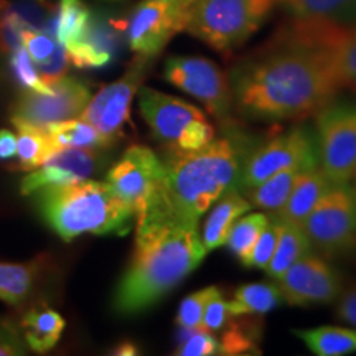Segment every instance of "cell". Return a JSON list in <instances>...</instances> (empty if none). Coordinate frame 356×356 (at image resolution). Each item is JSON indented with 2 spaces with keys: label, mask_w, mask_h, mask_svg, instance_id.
<instances>
[{
  "label": "cell",
  "mask_w": 356,
  "mask_h": 356,
  "mask_svg": "<svg viewBox=\"0 0 356 356\" xmlns=\"http://www.w3.org/2000/svg\"><path fill=\"white\" fill-rule=\"evenodd\" d=\"M124 25V20L102 19L91 13L81 37L66 48L71 65L79 70H99L113 63L121 43Z\"/></svg>",
  "instance_id": "obj_17"
},
{
  "label": "cell",
  "mask_w": 356,
  "mask_h": 356,
  "mask_svg": "<svg viewBox=\"0 0 356 356\" xmlns=\"http://www.w3.org/2000/svg\"><path fill=\"white\" fill-rule=\"evenodd\" d=\"M233 106L251 121H304L341 91L330 56L280 26L229 74Z\"/></svg>",
  "instance_id": "obj_1"
},
{
  "label": "cell",
  "mask_w": 356,
  "mask_h": 356,
  "mask_svg": "<svg viewBox=\"0 0 356 356\" xmlns=\"http://www.w3.org/2000/svg\"><path fill=\"white\" fill-rule=\"evenodd\" d=\"M55 150L60 149H109L111 142L84 119H68L47 127Z\"/></svg>",
  "instance_id": "obj_25"
},
{
  "label": "cell",
  "mask_w": 356,
  "mask_h": 356,
  "mask_svg": "<svg viewBox=\"0 0 356 356\" xmlns=\"http://www.w3.org/2000/svg\"><path fill=\"white\" fill-rule=\"evenodd\" d=\"M241 320H234L233 317L229 323L222 328L220 340V355H246L252 353L257 348L261 333L259 322L254 318H249V315H239Z\"/></svg>",
  "instance_id": "obj_32"
},
{
  "label": "cell",
  "mask_w": 356,
  "mask_h": 356,
  "mask_svg": "<svg viewBox=\"0 0 356 356\" xmlns=\"http://www.w3.org/2000/svg\"><path fill=\"white\" fill-rule=\"evenodd\" d=\"M353 181H355V185H353V188H355V191H356V178H355V180H353Z\"/></svg>",
  "instance_id": "obj_45"
},
{
  "label": "cell",
  "mask_w": 356,
  "mask_h": 356,
  "mask_svg": "<svg viewBox=\"0 0 356 356\" xmlns=\"http://www.w3.org/2000/svg\"><path fill=\"white\" fill-rule=\"evenodd\" d=\"M233 317H236V315H233V312H231L229 302L222 299V293L220 291L216 292L207 304L202 327L207 328V330L211 333H218L229 323V320Z\"/></svg>",
  "instance_id": "obj_38"
},
{
  "label": "cell",
  "mask_w": 356,
  "mask_h": 356,
  "mask_svg": "<svg viewBox=\"0 0 356 356\" xmlns=\"http://www.w3.org/2000/svg\"><path fill=\"white\" fill-rule=\"evenodd\" d=\"M17 157V136L8 129H0V160Z\"/></svg>",
  "instance_id": "obj_43"
},
{
  "label": "cell",
  "mask_w": 356,
  "mask_h": 356,
  "mask_svg": "<svg viewBox=\"0 0 356 356\" xmlns=\"http://www.w3.org/2000/svg\"><path fill=\"white\" fill-rule=\"evenodd\" d=\"M317 356H345L356 353V328L343 327H317L309 330H293Z\"/></svg>",
  "instance_id": "obj_26"
},
{
  "label": "cell",
  "mask_w": 356,
  "mask_h": 356,
  "mask_svg": "<svg viewBox=\"0 0 356 356\" xmlns=\"http://www.w3.org/2000/svg\"><path fill=\"white\" fill-rule=\"evenodd\" d=\"M292 19L309 24L351 29L356 25V0H275Z\"/></svg>",
  "instance_id": "obj_19"
},
{
  "label": "cell",
  "mask_w": 356,
  "mask_h": 356,
  "mask_svg": "<svg viewBox=\"0 0 356 356\" xmlns=\"http://www.w3.org/2000/svg\"><path fill=\"white\" fill-rule=\"evenodd\" d=\"M332 185L333 184L322 172V168H307L297 178L287 202L282 204L279 211L274 213V218L277 221L302 225L318 200L330 190Z\"/></svg>",
  "instance_id": "obj_20"
},
{
  "label": "cell",
  "mask_w": 356,
  "mask_h": 356,
  "mask_svg": "<svg viewBox=\"0 0 356 356\" xmlns=\"http://www.w3.org/2000/svg\"><path fill=\"white\" fill-rule=\"evenodd\" d=\"M137 95L140 115L167 152L198 150L215 139V127L197 106L147 86Z\"/></svg>",
  "instance_id": "obj_6"
},
{
  "label": "cell",
  "mask_w": 356,
  "mask_h": 356,
  "mask_svg": "<svg viewBox=\"0 0 356 356\" xmlns=\"http://www.w3.org/2000/svg\"><path fill=\"white\" fill-rule=\"evenodd\" d=\"M193 0H142L124 25L129 48L137 56L154 58L177 33L184 32Z\"/></svg>",
  "instance_id": "obj_11"
},
{
  "label": "cell",
  "mask_w": 356,
  "mask_h": 356,
  "mask_svg": "<svg viewBox=\"0 0 356 356\" xmlns=\"http://www.w3.org/2000/svg\"><path fill=\"white\" fill-rule=\"evenodd\" d=\"M207 254L198 221L178 215L163 191L157 202L136 216V249L114 292V310L119 315H136L152 309Z\"/></svg>",
  "instance_id": "obj_2"
},
{
  "label": "cell",
  "mask_w": 356,
  "mask_h": 356,
  "mask_svg": "<svg viewBox=\"0 0 356 356\" xmlns=\"http://www.w3.org/2000/svg\"><path fill=\"white\" fill-rule=\"evenodd\" d=\"M108 2H115V0H108Z\"/></svg>",
  "instance_id": "obj_46"
},
{
  "label": "cell",
  "mask_w": 356,
  "mask_h": 356,
  "mask_svg": "<svg viewBox=\"0 0 356 356\" xmlns=\"http://www.w3.org/2000/svg\"><path fill=\"white\" fill-rule=\"evenodd\" d=\"M51 92L25 91L12 106V124H30L47 129L51 124L81 115L91 99V91L76 78L63 76L51 83Z\"/></svg>",
  "instance_id": "obj_14"
},
{
  "label": "cell",
  "mask_w": 356,
  "mask_h": 356,
  "mask_svg": "<svg viewBox=\"0 0 356 356\" xmlns=\"http://www.w3.org/2000/svg\"><path fill=\"white\" fill-rule=\"evenodd\" d=\"M91 10L83 0H60L56 7V22H55V40L58 43L68 48L86 29Z\"/></svg>",
  "instance_id": "obj_31"
},
{
  "label": "cell",
  "mask_w": 356,
  "mask_h": 356,
  "mask_svg": "<svg viewBox=\"0 0 356 356\" xmlns=\"http://www.w3.org/2000/svg\"><path fill=\"white\" fill-rule=\"evenodd\" d=\"M24 30L25 26L13 10L12 2L0 0V50L10 55L24 47V42H22Z\"/></svg>",
  "instance_id": "obj_35"
},
{
  "label": "cell",
  "mask_w": 356,
  "mask_h": 356,
  "mask_svg": "<svg viewBox=\"0 0 356 356\" xmlns=\"http://www.w3.org/2000/svg\"><path fill=\"white\" fill-rule=\"evenodd\" d=\"M70 65L71 61L68 51H66V48L61 43H58L55 53H53L48 60L42 61V63H35L40 76H42V79L48 84V86H50L51 83L58 81L60 78L66 76Z\"/></svg>",
  "instance_id": "obj_40"
},
{
  "label": "cell",
  "mask_w": 356,
  "mask_h": 356,
  "mask_svg": "<svg viewBox=\"0 0 356 356\" xmlns=\"http://www.w3.org/2000/svg\"><path fill=\"white\" fill-rule=\"evenodd\" d=\"M302 228L312 249L325 259L356 251V191L348 185H332L309 213Z\"/></svg>",
  "instance_id": "obj_8"
},
{
  "label": "cell",
  "mask_w": 356,
  "mask_h": 356,
  "mask_svg": "<svg viewBox=\"0 0 356 356\" xmlns=\"http://www.w3.org/2000/svg\"><path fill=\"white\" fill-rule=\"evenodd\" d=\"M22 42H24V48L29 51L33 63H42L48 60L58 47L55 38L43 32H37V30H24Z\"/></svg>",
  "instance_id": "obj_39"
},
{
  "label": "cell",
  "mask_w": 356,
  "mask_h": 356,
  "mask_svg": "<svg viewBox=\"0 0 356 356\" xmlns=\"http://www.w3.org/2000/svg\"><path fill=\"white\" fill-rule=\"evenodd\" d=\"M337 300L338 318L356 328V286H351L346 291H341L340 297Z\"/></svg>",
  "instance_id": "obj_42"
},
{
  "label": "cell",
  "mask_w": 356,
  "mask_h": 356,
  "mask_svg": "<svg viewBox=\"0 0 356 356\" xmlns=\"http://www.w3.org/2000/svg\"><path fill=\"white\" fill-rule=\"evenodd\" d=\"M277 286L289 305H327L340 297L343 280L325 257L310 252L280 275Z\"/></svg>",
  "instance_id": "obj_15"
},
{
  "label": "cell",
  "mask_w": 356,
  "mask_h": 356,
  "mask_svg": "<svg viewBox=\"0 0 356 356\" xmlns=\"http://www.w3.org/2000/svg\"><path fill=\"white\" fill-rule=\"evenodd\" d=\"M277 244H275L273 259H270L269 266L266 267L267 275L273 279H279L289 267L314 251L309 241V236L302 228V225L284 221H277Z\"/></svg>",
  "instance_id": "obj_23"
},
{
  "label": "cell",
  "mask_w": 356,
  "mask_h": 356,
  "mask_svg": "<svg viewBox=\"0 0 356 356\" xmlns=\"http://www.w3.org/2000/svg\"><path fill=\"white\" fill-rule=\"evenodd\" d=\"M106 184L139 216L165 191V165L149 147L131 145L106 173Z\"/></svg>",
  "instance_id": "obj_9"
},
{
  "label": "cell",
  "mask_w": 356,
  "mask_h": 356,
  "mask_svg": "<svg viewBox=\"0 0 356 356\" xmlns=\"http://www.w3.org/2000/svg\"><path fill=\"white\" fill-rule=\"evenodd\" d=\"M216 292H220V289L210 286L185 297L180 307H178V314L175 318L178 327L185 328V330H193V328L202 327L204 309H207V304Z\"/></svg>",
  "instance_id": "obj_34"
},
{
  "label": "cell",
  "mask_w": 356,
  "mask_h": 356,
  "mask_svg": "<svg viewBox=\"0 0 356 356\" xmlns=\"http://www.w3.org/2000/svg\"><path fill=\"white\" fill-rule=\"evenodd\" d=\"M163 78L195 97L218 121H228L233 109V91L228 74L215 61L203 56H168Z\"/></svg>",
  "instance_id": "obj_10"
},
{
  "label": "cell",
  "mask_w": 356,
  "mask_h": 356,
  "mask_svg": "<svg viewBox=\"0 0 356 356\" xmlns=\"http://www.w3.org/2000/svg\"><path fill=\"white\" fill-rule=\"evenodd\" d=\"M185 337L175 353L180 356H213L220 355V340L215 333L200 327L193 330H185Z\"/></svg>",
  "instance_id": "obj_36"
},
{
  "label": "cell",
  "mask_w": 356,
  "mask_h": 356,
  "mask_svg": "<svg viewBox=\"0 0 356 356\" xmlns=\"http://www.w3.org/2000/svg\"><path fill=\"white\" fill-rule=\"evenodd\" d=\"M307 33L312 42L328 53L341 89L356 92V25L337 29L312 24L307 26Z\"/></svg>",
  "instance_id": "obj_18"
},
{
  "label": "cell",
  "mask_w": 356,
  "mask_h": 356,
  "mask_svg": "<svg viewBox=\"0 0 356 356\" xmlns=\"http://www.w3.org/2000/svg\"><path fill=\"white\" fill-rule=\"evenodd\" d=\"M104 163L99 150L95 149H60L51 154L38 168L20 181L22 195H35L48 186L76 184L88 180Z\"/></svg>",
  "instance_id": "obj_16"
},
{
  "label": "cell",
  "mask_w": 356,
  "mask_h": 356,
  "mask_svg": "<svg viewBox=\"0 0 356 356\" xmlns=\"http://www.w3.org/2000/svg\"><path fill=\"white\" fill-rule=\"evenodd\" d=\"M19 131L17 136V162L15 170L32 172L38 168L42 163L55 154L50 137H48L47 129L30 126V124H13Z\"/></svg>",
  "instance_id": "obj_29"
},
{
  "label": "cell",
  "mask_w": 356,
  "mask_h": 356,
  "mask_svg": "<svg viewBox=\"0 0 356 356\" xmlns=\"http://www.w3.org/2000/svg\"><path fill=\"white\" fill-rule=\"evenodd\" d=\"M66 327L65 318L47 305L30 309L22 317L20 330L26 346L35 353H48L60 341Z\"/></svg>",
  "instance_id": "obj_22"
},
{
  "label": "cell",
  "mask_w": 356,
  "mask_h": 356,
  "mask_svg": "<svg viewBox=\"0 0 356 356\" xmlns=\"http://www.w3.org/2000/svg\"><path fill=\"white\" fill-rule=\"evenodd\" d=\"M35 197L44 222L66 243L83 234H126L136 216L106 181L89 178L48 186Z\"/></svg>",
  "instance_id": "obj_4"
},
{
  "label": "cell",
  "mask_w": 356,
  "mask_h": 356,
  "mask_svg": "<svg viewBox=\"0 0 356 356\" xmlns=\"http://www.w3.org/2000/svg\"><path fill=\"white\" fill-rule=\"evenodd\" d=\"M318 167L333 185H348L356 175V99L333 97L315 114Z\"/></svg>",
  "instance_id": "obj_7"
},
{
  "label": "cell",
  "mask_w": 356,
  "mask_h": 356,
  "mask_svg": "<svg viewBox=\"0 0 356 356\" xmlns=\"http://www.w3.org/2000/svg\"><path fill=\"white\" fill-rule=\"evenodd\" d=\"M275 6V0H193L184 32L231 55L266 24Z\"/></svg>",
  "instance_id": "obj_5"
},
{
  "label": "cell",
  "mask_w": 356,
  "mask_h": 356,
  "mask_svg": "<svg viewBox=\"0 0 356 356\" xmlns=\"http://www.w3.org/2000/svg\"><path fill=\"white\" fill-rule=\"evenodd\" d=\"M26 353V343L19 328L12 323L0 322V356H22Z\"/></svg>",
  "instance_id": "obj_41"
},
{
  "label": "cell",
  "mask_w": 356,
  "mask_h": 356,
  "mask_svg": "<svg viewBox=\"0 0 356 356\" xmlns=\"http://www.w3.org/2000/svg\"><path fill=\"white\" fill-rule=\"evenodd\" d=\"M10 71L15 83L20 88L26 89V91L43 92V95L51 92V86H48L42 79V76H40L37 66H35L33 60L30 58L29 51L24 47H20L19 50L10 53Z\"/></svg>",
  "instance_id": "obj_33"
},
{
  "label": "cell",
  "mask_w": 356,
  "mask_h": 356,
  "mask_svg": "<svg viewBox=\"0 0 356 356\" xmlns=\"http://www.w3.org/2000/svg\"><path fill=\"white\" fill-rule=\"evenodd\" d=\"M292 165L318 167L315 136L312 129L305 126L289 129L261 147L252 149L243 167L241 188H252L273 173Z\"/></svg>",
  "instance_id": "obj_12"
},
{
  "label": "cell",
  "mask_w": 356,
  "mask_h": 356,
  "mask_svg": "<svg viewBox=\"0 0 356 356\" xmlns=\"http://www.w3.org/2000/svg\"><path fill=\"white\" fill-rule=\"evenodd\" d=\"M304 170H307V167L302 165L282 168V170L275 172L269 178H266L264 181H261L259 185L246 190V198L251 202L254 208L270 211L274 215V213L279 211L280 208H282V204L287 202L297 178H299V175Z\"/></svg>",
  "instance_id": "obj_24"
},
{
  "label": "cell",
  "mask_w": 356,
  "mask_h": 356,
  "mask_svg": "<svg viewBox=\"0 0 356 356\" xmlns=\"http://www.w3.org/2000/svg\"><path fill=\"white\" fill-rule=\"evenodd\" d=\"M277 234H279V225L277 221H270L267 228L262 231V234L257 239V243L252 248L251 257H249V267H257V269L266 270L269 266L270 259H273L275 244H277Z\"/></svg>",
  "instance_id": "obj_37"
},
{
  "label": "cell",
  "mask_w": 356,
  "mask_h": 356,
  "mask_svg": "<svg viewBox=\"0 0 356 356\" xmlns=\"http://www.w3.org/2000/svg\"><path fill=\"white\" fill-rule=\"evenodd\" d=\"M42 261L35 259L25 264H0V300L10 305H19L33 291Z\"/></svg>",
  "instance_id": "obj_28"
},
{
  "label": "cell",
  "mask_w": 356,
  "mask_h": 356,
  "mask_svg": "<svg viewBox=\"0 0 356 356\" xmlns=\"http://www.w3.org/2000/svg\"><path fill=\"white\" fill-rule=\"evenodd\" d=\"M252 204L246 197L238 193V190L226 191L215 203L202 226V241L208 251L225 246L226 239L234 222L251 210Z\"/></svg>",
  "instance_id": "obj_21"
},
{
  "label": "cell",
  "mask_w": 356,
  "mask_h": 356,
  "mask_svg": "<svg viewBox=\"0 0 356 356\" xmlns=\"http://www.w3.org/2000/svg\"><path fill=\"white\" fill-rule=\"evenodd\" d=\"M111 353L119 355V356H132V355L139 353V350H137V346L131 343V341H121V343L115 346Z\"/></svg>",
  "instance_id": "obj_44"
},
{
  "label": "cell",
  "mask_w": 356,
  "mask_h": 356,
  "mask_svg": "<svg viewBox=\"0 0 356 356\" xmlns=\"http://www.w3.org/2000/svg\"><path fill=\"white\" fill-rule=\"evenodd\" d=\"M284 302L277 282L244 284L234 291L233 300L229 302L231 312L236 317L239 315H264L274 310Z\"/></svg>",
  "instance_id": "obj_27"
},
{
  "label": "cell",
  "mask_w": 356,
  "mask_h": 356,
  "mask_svg": "<svg viewBox=\"0 0 356 356\" xmlns=\"http://www.w3.org/2000/svg\"><path fill=\"white\" fill-rule=\"evenodd\" d=\"M150 61L152 58L136 56L126 74L99 89L81 113V119L92 124L111 142V145L121 139L122 129L131 118L132 99L144 83Z\"/></svg>",
  "instance_id": "obj_13"
},
{
  "label": "cell",
  "mask_w": 356,
  "mask_h": 356,
  "mask_svg": "<svg viewBox=\"0 0 356 356\" xmlns=\"http://www.w3.org/2000/svg\"><path fill=\"white\" fill-rule=\"evenodd\" d=\"M270 222V216L266 213H251V215L241 216L231 228L226 246L238 257L244 267H249V257H251L252 248L259 239L262 231Z\"/></svg>",
  "instance_id": "obj_30"
},
{
  "label": "cell",
  "mask_w": 356,
  "mask_h": 356,
  "mask_svg": "<svg viewBox=\"0 0 356 356\" xmlns=\"http://www.w3.org/2000/svg\"><path fill=\"white\" fill-rule=\"evenodd\" d=\"M355 178H356V175H355ZM355 178H353V180H355Z\"/></svg>",
  "instance_id": "obj_47"
},
{
  "label": "cell",
  "mask_w": 356,
  "mask_h": 356,
  "mask_svg": "<svg viewBox=\"0 0 356 356\" xmlns=\"http://www.w3.org/2000/svg\"><path fill=\"white\" fill-rule=\"evenodd\" d=\"M248 149L238 137L213 139L190 152H167L165 191L170 207L185 220L198 221L226 191L241 185Z\"/></svg>",
  "instance_id": "obj_3"
}]
</instances>
